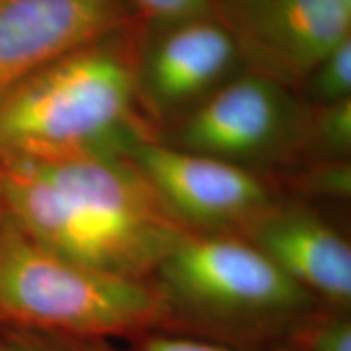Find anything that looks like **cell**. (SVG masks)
<instances>
[{
	"instance_id": "7",
	"label": "cell",
	"mask_w": 351,
	"mask_h": 351,
	"mask_svg": "<svg viewBox=\"0 0 351 351\" xmlns=\"http://www.w3.org/2000/svg\"><path fill=\"white\" fill-rule=\"evenodd\" d=\"M251 72L291 90L351 38V0H221Z\"/></svg>"
},
{
	"instance_id": "2",
	"label": "cell",
	"mask_w": 351,
	"mask_h": 351,
	"mask_svg": "<svg viewBox=\"0 0 351 351\" xmlns=\"http://www.w3.org/2000/svg\"><path fill=\"white\" fill-rule=\"evenodd\" d=\"M132 28L59 57L0 99V156L127 158L150 140L137 116Z\"/></svg>"
},
{
	"instance_id": "4",
	"label": "cell",
	"mask_w": 351,
	"mask_h": 351,
	"mask_svg": "<svg viewBox=\"0 0 351 351\" xmlns=\"http://www.w3.org/2000/svg\"><path fill=\"white\" fill-rule=\"evenodd\" d=\"M0 326L80 339L166 332L152 282L101 271L60 256L0 215Z\"/></svg>"
},
{
	"instance_id": "3",
	"label": "cell",
	"mask_w": 351,
	"mask_h": 351,
	"mask_svg": "<svg viewBox=\"0 0 351 351\" xmlns=\"http://www.w3.org/2000/svg\"><path fill=\"white\" fill-rule=\"evenodd\" d=\"M166 332L249 351L285 345L322 306L239 234L187 231L152 276Z\"/></svg>"
},
{
	"instance_id": "14",
	"label": "cell",
	"mask_w": 351,
	"mask_h": 351,
	"mask_svg": "<svg viewBox=\"0 0 351 351\" xmlns=\"http://www.w3.org/2000/svg\"><path fill=\"white\" fill-rule=\"evenodd\" d=\"M129 3L145 25H168L223 15L221 0H129Z\"/></svg>"
},
{
	"instance_id": "12",
	"label": "cell",
	"mask_w": 351,
	"mask_h": 351,
	"mask_svg": "<svg viewBox=\"0 0 351 351\" xmlns=\"http://www.w3.org/2000/svg\"><path fill=\"white\" fill-rule=\"evenodd\" d=\"M0 351H124V348L114 346L111 340L0 326Z\"/></svg>"
},
{
	"instance_id": "16",
	"label": "cell",
	"mask_w": 351,
	"mask_h": 351,
	"mask_svg": "<svg viewBox=\"0 0 351 351\" xmlns=\"http://www.w3.org/2000/svg\"><path fill=\"white\" fill-rule=\"evenodd\" d=\"M127 341L124 351H249L169 332L143 333Z\"/></svg>"
},
{
	"instance_id": "5",
	"label": "cell",
	"mask_w": 351,
	"mask_h": 351,
	"mask_svg": "<svg viewBox=\"0 0 351 351\" xmlns=\"http://www.w3.org/2000/svg\"><path fill=\"white\" fill-rule=\"evenodd\" d=\"M127 158L187 231L241 236L276 202L270 187L245 166L153 138Z\"/></svg>"
},
{
	"instance_id": "15",
	"label": "cell",
	"mask_w": 351,
	"mask_h": 351,
	"mask_svg": "<svg viewBox=\"0 0 351 351\" xmlns=\"http://www.w3.org/2000/svg\"><path fill=\"white\" fill-rule=\"evenodd\" d=\"M307 130L328 153L348 155L351 148V98L319 106L315 117L309 121Z\"/></svg>"
},
{
	"instance_id": "17",
	"label": "cell",
	"mask_w": 351,
	"mask_h": 351,
	"mask_svg": "<svg viewBox=\"0 0 351 351\" xmlns=\"http://www.w3.org/2000/svg\"><path fill=\"white\" fill-rule=\"evenodd\" d=\"M309 189L315 194L328 197H345L351 191V173L348 163L328 165L315 173L309 181Z\"/></svg>"
},
{
	"instance_id": "10",
	"label": "cell",
	"mask_w": 351,
	"mask_h": 351,
	"mask_svg": "<svg viewBox=\"0 0 351 351\" xmlns=\"http://www.w3.org/2000/svg\"><path fill=\"white\" fill-rule=\"evenodd\" d=\"M322 306L351 311V247L317 212L275 202L243 234Z\"/></svg>"
},
{
	"instance_id": "1",
	"label": "cell",
	"mask_w": 351,
	"mask_h": 351,
	"mask_svg": "<svg viewBox=\"0 0 351 351\" xmlns=\"http://www.w3.org/2000/svg\"><path fill=\"white\" fill-rule=\"evenodd\" d=\"M0 200L51 251L145 282L187 232L129 158L0 156Z\"/></svg>"
},
{
	"instance_id": "11",
	"label": "cell",
	"mask_w": 351,
	"mask_h": 351,
	"mask_svg": "<svg viewBox=\"0 0 351 351\" xmlns=\"http://www.w3.org/2000/svg\"><path fill=\"white\" fill-rule=\"evenodd\" d=\"M285 345L296 351H351V311L315 307Z\"/></svg>"
},
{
	"instance_id": "13",
	"label": "cell",
	"mask_w": 351,
	"mask_h": 351,
	"mask_svg": "<svg viewBox=\"0 0 351 351\" xmlns=\"http://www.w3.org/2000/svg\"><path fill=\"white\" fill-rule=\"evenodd\" d=\"M306 83L319 106L351 98V38L337 46Z\"/></svg>"
},
{
	"instance_id": "9",
	"label": "cell",
	"mask_w": 351,
	"mask_h": 351,
	"mask_svg": "<svg viewBox=\"0 0 351 351\" xmlns=\"http://www.w3.org/2000/svg\"><path fill=\"white\" fill-rule=\"evenodd\" d=\"M135 23L129 0H0V99L59 57Z\"/></svg>"
},
{
	"instance_id": "18",
	"label": "cell",
	"mask_w": 351,
	"mask_h": 351,
	"mask_svg": "<svg viewBox=\"0 0 351 351\" xmlns=\"http://www.w3.org/2000/svg\"><path fill=\"white\" fill-rule=\"evenodd\" d=\"M265 351H296V350L291 348V346L280 345V346H275V348H270V350H265Z\"/></svg>"
},
{
	"instance_id": "19",
	"label": "cell",
	"mask_w": 351,
	"mask_h": 351,
	"mask_svg": "<svg viewBox=\"0 0 351 351\" xmlns=\"http://www.w3.org/2000/svg\"><path fill=\"white\" fill-rule=\"evenodd\" d=\"M3 213V208H2V200H0V215Z\"/></svg>"
},
{
	"instance_id": "6",
	"label": "cell",
	"mask_w": 351,
	"mask_h": 351,
	"mask_svg": "<svg viewBox=\"0 0 351 351\" xmlns=\"http://www.w3.org/2000/svg\"><path fill=\"white\" fill-rule=\"evenodd\" d=\"M307 129L289 88L249 72L186 112L173 147L244 166L282 155Z\"/></svg>"
},
{
	"instance_id": "8",
	"label": "cell",
	"mask_w": 351,
	"mask_h": 351,
	"mask_svg": "<svg viewBox=\"0 0 351 351\" xmlns=\"http://www.w3.org/2000/svg\"><path fill=\"white\" fill-rule=\"evenodd\" d=\"M145 26L135 62L138 99L160 116L194 109L243 62L223 15Z\"/></svg>"
}]
</instances>
